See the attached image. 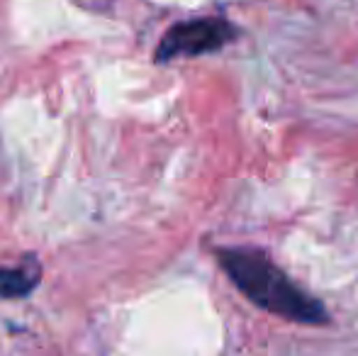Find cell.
<instances>
[{"instance_id": "obj_2", "label": "cell", "mask_w": 358, "mask_h": 356, "mask_svg": "<svg viewBox=\"0 0 358 356\" xmlns=\"http://www.w3.org/2000/svg\"><path fill=\"white\" fill-rule=\"evenodd\" d=\"M234 37H236L234 24H229L222 17L183 20V22H176L161 37L154 57L159 64L173 62V59L203 57V54L227 47Z\"/></svg>"}, {"instance_id": "obj_1", "label": "cell", "mask_w": 358, "mask_h": 356, "mask_svg": "<svg viewBox=\"0 0 358 356\" xmlns=\"http://www.w3.org/2000/svg\"><path fill=\"white\" fill-rule=\"evenodd\" d=\"M217 262L231 283L266 313L300 325H324L329 320L324 305L305 293L283 269L275 266L259 249H220Z\"/></svg>"}, {"instance_id": "obj_3", "label": "cell", "mask_w": 358, "mask_h": 356, "mask_svg": "<svg viewBox=\"0 0 358 356\" xmlns=\"http://www.w3.org/2000/svg\"><path fill=\"white\" fill-rule=\"evenodd\" d=\"M39 283L37 262H24L20 266L0 269V298H24Z\"/></svg>"}]
</instances>
